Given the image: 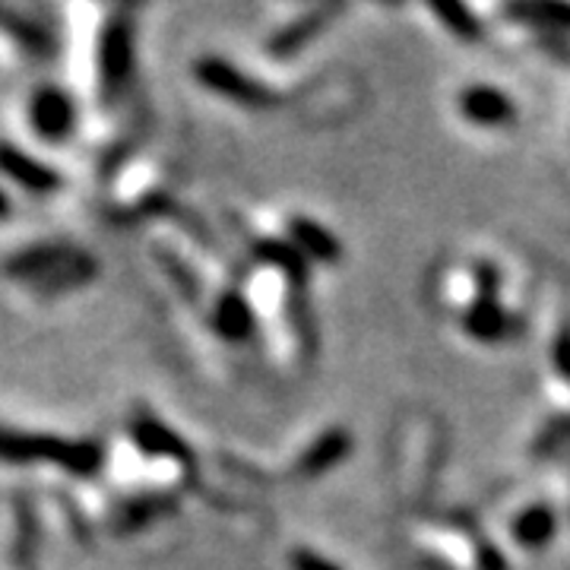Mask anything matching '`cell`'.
<instances>
[{"instance_id":"obj_1","label":"cell","mask_w":570,"mask_h":570,"mask_svg":"<svg viewBox=\"0 0 570 570\" xmlns=\"http://www.w3.org/2000/svg\"><path fill=\"white\" fill-rule=\"evenodd\" d=\"M0 463H51L77 475H89L102 463V453L89 441H67L55 434H26L0 428Z\"/></svg>"},{"instance_id":"obj_2","label":"cell","mask_w":570,"mask_h":570,"mask_svg":"<svg viewBox=\"0 0 570 570\" xmlns=\"http://www.w3.org/2000/svg\"><path fill=\"white\" fill-rule=\"evenodd\" d=\"M194 77L209 92L223 96L228 102L245 105V108H269V105H276V96L266 86H261L254 77H247L245 70H238L235 63H228L225 58H200V61L194 63Z\"/></svg>"},{"instance_id":"obj_3","label":"cell","mask_w":570,"mask_h":570,"mask_svg":"<svg viewBox=\"0 0 570 570\" xmlns=\"http://www.w3.org/2000/svg\"><path fill=\"white\" fill-rule=\"evenodd\" d=\"M456 108L475 127H508V124L517 121V102L504 89H498L491 82L463 86L456 96Z\"/></svg>"},{"instance_id":"obj_4","label":"cell","mask_w":570,"mask_h":570,"mask_svg":"<svg viewBox=\"0 0 570 570\" xmlns=\"http://www.w3.org/2000/svg\"><path fill=\"white\" fill-rule=\"evenodd\" d=\"M134 70V29L130 22L118 17L108 22L102 45H99V77H102L105 92H121V86L130 80Z\"/></svg>"},{"instance_id":"obj_5","label":"cell","mask_w":570,"mask_h":570,"mask_svg":"<svg viewBox=\"0 0 570 570\" xmlns=\"http://www.w3.org/2000/svg\"><path fill=\"white\" fill-rule=\"evenodd\" d=\"M29 121L32 130L45 137V140L58 142L63 137H70L73 121H77V111L70 96L61 92L58 86H41L32 92V102H29Z\"/></svg>"},{"instance_id":"obj_6","label":"cell","mask_w":570,"mask_h":570,"mask_svg":"<svg viewBox=\"0 0 570 570\" xmlns=\"http://www.w3.org/2000/svg\"><path fill=\"white\" fill-rule=\"evenodd\" d=\"M340 13H343V7H340V3L311 7V10H305L302 17H295L292 22H285L283 29L269 39V55H276V58H292V55H298V51L317 39L326 26L340 17Z\"/></svg>"},{"instance_id":"obj_7","label":"cell","mask_w":570,"mask_h":570,"mask_svg":"<svg viewBox=\"0 0 570 570\" xmlns=\"http://www.w3.org/2000/svg\"><path fill=\"white\" fill-rule=\"evenodd\" d=\"M463 326L475 343H485V346L504 343L513 336V317L498 295H475L463 314Z\"/></svg>"},{"instance_id":"obj_8","label":"cell","mask_w":570,"mask_h":570,"mask_svg":"<svg viewBox=\"0 0 570 570\" xmlns=\"http://www.w3.org/2000/svg\"><path fill=\"white\" fill-rule=\"evenodd\" d=\"M288 242H292V247L305 257L307 264L314 261V264L333 266L343 261V245H340V238H336L326 225L314 223V219H307V216L288 219Z\"/></svg>"},{"instance_id":"obj_9","label":"cell","mask_w":570,"mask_h":570,"mask_svg":"<svg viewBox=\"0 0 570 570\" xmlns=\"http://www.w3.org/2000/svg\"><path fill=\"white\" fill-rule=\"evenodd\" d=\"M0 171L32 194H51L61 184V175L55 168L32 159L29 153H22L20 146H10V142H0Z\"/></svg>"},{"instance_id":"obj_10","label":"cell","mask_w":570,"mask_h":570,"mask_svg":"<svg viewBox=\"0 0 570 570\" xmlns=\"http://www.w3.org/2000/svg\"><path fill=\"white\" fill-rule=\"evenodd\" d=\"M558 535V513L549 501H535L510 520V539L527 551L549 549Z\"/></svg>"},{"instance_id":"obj_11","label":"cell","mask_w":570,"mask_h":570,"mask_svg":"<svg viewBox=\"0 0 570 570\" xmlns=\"http://www.w3.org/2000/svg\"><path fill=\"white\" fill-rule=\"evenodd\" d=\"M130 434H134V444L140 450H146L149 456H156V460H175V463H181L184 469L194 466V453H190V448L184 444L171 428H165L163 422H156V419H149V415H140V419H134Z\"/></svg>"},{"instance_id":"obj_12","label":"cell","mask_w":570,"mask_h":570,"mask_svg":"<svg viewBox=\"0 0 570 570\" xmlns=\"http://www.w3.org/2000/svg\"><path fill=\"white\" fill-rule=\"evenodd\" d=\"M504 17L520 26L542 29L546 36H570V3L558 0H513L504 7Z\"/></svg>"},{"instance_id":"obj_13","label":"cell","mask_w":570,"mask_h":570,"mask_svg":"<svg viewBox=\"0 0 570 570\" xmlns=\"http://www.w3.org/2000/svg\"><path fill=\"white\" fill-rule=\"evenodd\" d=\"M352 453V434L346 428H326L324 434L302 453L298 460V475L305 479H317L333 466L346 463V456Z\"/></svg>"},{"instance_id":"obj_14","label":"cell","mask_w":570,"mask_h":570,"mask_svg":"<svg viewBox=\"0 0 570 570\" xmlns=\"http://www.w3.org/2000/svg\"><path fill=\"white\" fill-rule=\"evenodd\" d=\"M213 330L228 343H245L254 330V307L242 292H225L213 307Z\"/></svg>"},{"instance_id":"obj_15","label":"cell","mask_w":570,"mask_h":570,"mask_svg":"<svg viewBox=\"0 0 570 570\" xmlns=\"http://www.w3.org/2000/svg\"><path fill=\"white\" fill-rule=\"evenodd\" d=\"M77 250H70L67 245H39L22 250L20 257H13L7 264V273L10 276H20L22 283H39L41 276L55 273L58 266H63Z\"/></svg>"},{"instance_id":"obj_16","label":"cell","mask_w":570,"mask_h":570,"mask_svg":"<svg viewBox=\"0 0 570 570\" xmlns=\"http://www.w3.org/2000/svg\"><path fill=\"white\" fill-rule=\"evenodd\" d=\"M254 254H257V261L266 266H273V269H279L288 285H295V288H302L307 283V261L292 247V242H279V238H264V242H257L254 245Z\"/></svg>"},{"instance_id":"obj_17","label":"cell","mask_w":570,"mask_h":570,"mask_svg":"<svg viewBox=\"0 0 570 570\" xmlns=\"http://www.w3.org/2000/svg\"><path fill=\"white\" fill-rule=\"evenodd\" d=\"M428 10L441 20V26L448 29L453 39H460V41L485 39V26H482V20L469 10L466 3H460V0H434V3H428Z\"/></svg>"},{"instance_id":"obj_18","label":"cell","mask_w":570,"mask_h":570,"mask_svg":"<svg viewBox=\"0 0 570 570\" xmlns=\"http://www.w3.org/2000/svg\"><path fill=\"white\" fill-rule=\"evenodd\" d=\"M570 450V415H554L542 425V431L532 441V456L535 460H551L558 453Z\"/></svg>"},{"instance_id":"obj_19","label":"cell","mask_w":570,"mask_h":570,"mask_svg":"<svg viewBox=\"0 0 570 570\" xmlns=\"http://www.w3.org/2000/svg\"><path fill=\"white\" fill-rule=\"evenodd\" d=\"M551 362L554 371L561 374V381L570 384V324L561 326V333L554 336V346H551Z\"/></svg>"},{"instance_id":"obj_20","label":"cell","mask_w":570,"mask_h":570,"mask_svg":"<svg viewBox=\"0 0 570 570\" xmlns=\"http://www.w3.org/2000/svg\"><path fill=\"white\" fill-rule=\"evenodd\" d=\"M288 568L292 570H343L340 564H333L330 558H324L321 551L298 549L288 554Z\"/></svg>"},{"instance_id":"obj_21","label":"cell","mask_w":570,"mask_h":570,"mask_svg":"<svg viewBox=\"0 0 570 570\" xmlns=\"http://www.w3.org/2000/svg\"><path fill=\"white\" fill-rule=\"evenodd\" d=\"M501 292V269L494 264H475V295H498Z\"/></svg>"},{"instance_id":"obj_22","label":"cell","mask_w":570,"mask_h":570,"mask_svg":"<svg viewBox=\"0 0 570 570\" xmlns=\"http://www.w3.org/2000/svg\"><path fill=\"white\" fill-rule=\"evenodd\" d=\"M482 568L485 570H504V558L498 549H485L482 551Z\"/></svg>"},{"instance_id":"obj_23","label":"cell","mask_w":570,"mask_h":570,"mask_svg":"<svg viewBox=\"0 0 570 570\" xmlns=\"http://www.w3.org/2000/svg\"><path fill=\"white\" fill-rule=\"evenodd\" d=\"M10 213V204H7V197H3V190H0V216H7Z\"/></svg>"}]
</instances>
